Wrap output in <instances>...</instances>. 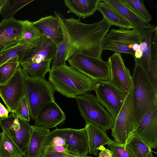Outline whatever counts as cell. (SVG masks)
<instances>
[{"label":"cell","instance_id":"cell-1","mask_svg":"<svg viewBox=\"0 0 157 157\" xmlns=\"http://www.w3.org/2000/svg\"><path fill=\"white\" fill-rule=\"evenodd\" d=\"M54 13L67 40L66 61L78 52L102 59V41L112 26L111 24L104 17L98 22L88 24L82 22L80 18H66L55 10Z\"/></svg>","mask_w":157,"mask_h":157},{"label":"cell","instance_id":"cell-2","mask_svg":"<svg viewBox=\"0 0 157 157\" xmlns=\"http://www.w3.org/2000/svg\"><path fill=\"white\" fill-rule=\"evenodd\" d=\"M49 72V81L66 98H76L94 90L92 80L66 64L51 67Z\"/></svg>","mask_w":157,"mask_h":157},{"label":"cell","instance_id":"cell-3","mask_svg":"<svg viewBox=\"0 0 157 157\" xmlns=\"http://www.w3.org/2000/svg\"><path fill=\"white\" fill-rule=\"evenodd\" d=\"M134 108L137 126L145 113L157 105V90L145 70L135 63L132 76Z\"/></svg>","mask_w":157,"mask_h":157},{"label":"cell","instance_id":"cell-4","mask_svg":"<svg viewBox=\"0 0 157 157\" xmlns=\"http://www.w3.org/2000/svg\"><path fill=\"white\" fill-rule=\"evenodd\" d=\"M24 83L31 118L34 120L44 105L55 101L56 90L53 85L45 78H32L25 75Z\"/></svg>","mask_w":157,"mask_h":157},{"label":"cell","instance_id":"cell-5","mask_svg":"<svg viewBox=\"0 0 157 157\" xmlns=\"http://www.w3.org/2000/svg\"><path fill=\"white\" fill-rule=\"evenodd\" d=\"M75 99L80 114L86 122L92 123L105 131L112 129L114 119L96 96L89 92Z\"/></svg>","mask_w":157,"mask_h":157},{"label":"cell","instance_id":"cell-6","mask_svg":"<svg viewBox=\"0 0 157 157\" xmlns=\"http://www.w3.org/2000/svg\"><path fill=\"white\" fill-rule=\"evenodd\" d=\"M143 41L139 44L141 58L135 60L145 71L154 87L157 90V26L139 31Z\"/></svg>","mask_w":157,"mask_h":157},{"label":"cell","instance_id":"cell-7","mask_svg":"<svg viewBox=\"0 0 157 157\" xmlns=\"http://www.w3.org/2000/svg\"><path fill=\"white\" fill-rule=\"evenodd\" d=\"M136 127L132 88L126 94L123 105L114 120L112 136L114 141L125 146L134 134Z\"/></svg>","mask_w":157,"mask_h":157},{"label":"cell","instance_id":"cell-8","mask_svg":"<svg viewBox=\"0 0 157 157\" xmlns=\"http://www.w3.org/2000/svg\"><path fill=\"white\" fill-rule=\"evenodd\" d=\"M70 66L88 76L95 83L109 81L111 73L109 63L81 52L73 54L67 60Z\"/></svg>","mask_w":157,"mask_h":157},{"label":"cell","instance_id":"cell-9","mask_svg":"<svg viewBox=\"0 0 157 157\" xmlns=\"http://www.w3.org/2000/svg\"><path fill=\"white\" fill-rule=\"evenodd\" d=\"M142 41V37L139 31L121 28L111 29L105 36L102 47L103 50H109L120 54H129L134 57L133 44H139Z\"/></svg>","mask_w":157,"mask_h":157},{"label":"cell","instance_id":"cell-10","mask_svg":"<svg viewBox=\"0 0 157 157\" xmlns=\"http://www.w3.org/2000/svg\"><path fill=\"white\" fill-rule=\"evenodd\" d=\"M25 75L20 64L13 75L4 85H0L1 98L9 112L14 113L25 96Z\"/></svg>","mask_w":157,"mask_h":157},{"label":"cell","instance_id":"cell-11","mask_svg":"<svg viewBox=\"0 0 157 157\" xmlns=\"http://www.w3.org/2000/svg\"><path fill=\"white\" fill-rule=\"evenodd\" d=\"M94 90L98 101L114 120L123 105L127 94L109 81L95 83Z\"/></svg>","mask_w":157,"mask_h":157},{"label":"cell","instance_id":"cell-12","mask_svg":"<svg viewBox=\"0 0 157 157\" xmlns=\"http://www.w3.org/2000/svg\"><path fill=\"white\" fill-rule=\"evenodd\" d=\"M47 136H59L64 139L68 153L71 155L84 156L89 153L87 133L84 128L80 129L56 128L50 131Z\"/></svg>","mask_w":157,"mask_h":157},{"label":"cell","instance_id":"cell-13","mask_svg":"<svg viewBox=\"0 0 157 157\" xmlns=\"http://www.w3.org/2000/svg\"><path fill=\"white\" fill-rule=\"evenodd\" d=\"M0 125L8 130L24 155L32 131V125L13 113L7 118H0Z\"/></svg>","mask_w":157,"mask_h":157},{"label":"cell","instance_id":"cell-14","mask_svg":"<svg viewBox=\"0 0 157 157\" xmlns=\"http://www.w3.org/2000/svg\"><path fill=\"white\" fill-rule=\"evenodd\" d=\"M111 73L109 81L126 94L132 89V76L129 69L125 66L121 55L115 52L109 58Z\"/></svg>","mask_w":157,"mask_h":157},{"label":"cell","instance_id":"cell-15","mask_svg":"<svg viewBox=\"0 0 157 157\" xmlns=\"http://www.w3.org/2000/svg\"><path fill=\"white\" fill-rule=\"evenodd\" d=\"M134 134L151 149L157 147V105L152 106L144 115Z\"/></svg>","mask_w":157,"mask_h":157},{"label":"cell","instance_id":"cell-16","mask_svg":"<svg viewBox=\"0 0 157 157\" xmlns=\"http://www.w3.org/2000/svg\"><path fill=\"white\" fill-rule=\"evenodd\" d=\"M57 47L51 39L42 35L39 43L29 49L19 59L20 65L29 63H39L53 60L56 55Z\"/></svg>","mask_w":157,"mask_h":157},{"label":"cell","instance_id":"cell-17","mask_svg":"<svg viewBox=\"0 0 157 157\" xmlns=\"http://www.w3.org/2000/svg\"><path fill=\"white\" fill-rule=\"evenodd\" d=\"M66 119L65 113L54 101L44 105L34 121V125L49 129L61 125Z\"/></svg>","mask_w":157,"mask_h":157},{"label":"cell","instance_id":"cell-18","mask_svg":"<svg viewBox=\"0 0 157 157\" xmlns=\"http://www.w3.org/2000/svg\"><path fill=\"white\" fill-rule=\"evenodd\" d=\"M22 21L14 18H4L0 22V44L7 49L21 40Z\"/></svg>","mask_w":157,"mask_h":157},{"label":"cell","instance_id":"cell-19","mask_svg":"<svg viewBox=\"0 0 157 157\" xmlns=\"http://www.w3.org/2000/svg\"><path fill=\"white\" fill-rule=\"evenodd\" d=\"M33 23L42 35L51 39L57 47L62 41L63 33L59 21L55 16L46 15Z\"/></svg>","mask_w":157,"mask_h":157},{"label":"cell","instance_id":"cell-20","mask_svg":"<svg viewBox=\"0 0 157 157\" xmlns=\"http://www.w3.org/2000/svg\"><path fill=\"white\" fill-rule=\"evenodd\" d=\"M117 11L132 25L133 29L140 31L151 29L155 26L147 23L138 16L123 0H102Z\"/></svg>","mask_w":157,"mask_h":157},{"label":"cell","instance_id":"cell-21","mask_svg":"<svg viewBox=\"0 0 157 157\" xmlns=\"http://www.w3.org/2000/svg\"><path fill=\"white\" fill-rule=\"evenodd\" d=\"M84 128L87 133L90 154L98 155L100 147L108 145L112 141L107 136L106 131L92 123L86 122Z\"/></svg>","mask_w":157,"mask_h":157},{"label":"cell","instance_id":"cell-22","mask_svg":"<svg viewBox=\"0 0 157 157\" xmlns=\"http://www.w3.org/2000/svg\"><path fill=\"white\" fill-rule=\"evenodd\" d=\"M32 131L24 157H43V142L50 131L32 125Z\"/></svg>","mask_w":157,"mask_h":157},{"label":"cell","instance_id":"cell-23","mask_svg":"<svg viewBox=\"0 0 157 157\" xmlns=\"http://www.w3.org/2000/svg\"><path fill=\"white\" fill-rule=\"evenodd\" d=\"M101 0H64L65 5L68 9L67 13H72L79 18L85 19L92 15L97 10Z\"/></svg>","mask_w":157,"mask_h":157},{"label":"cell","instance_id":"cell-24","mask_svg":"<svg viewBox=\"0 0 157 157\" xmlns=\"http://www.w3.org/2000/svg\"><path fill=\"white\" fill-rule=\"evenodd\" d=\"M97 10L112 25L127 29H133L132 25L128 21L106 3L101 1L98 3Z\"/></svg>","mask_w":157,"mask_h":157},{"label":"cell","instance_id":"cell-25","mask_svg":"<svg viewBox=\"0 0 157 157\" xmlns=\"http://www.w3.org/2000/svg\"><path fill=\"white\" fill-rule=\"evenodd\" d=\"M0 157H24L22 151L13 140L8 130L1 127Z\"/></svg>","mask_w":157,"mask_h":157},{"label":"cell","instance_id":"cell-26","mask_svg":"<svg viewBox=\"0 0 157 157\" xmlns=\"http://www.w3.org/2000/svg\"><path fill=\"white\" fill-rule=\"evenodd\" d=\"M52 60L48 59L39 63H29L20 65L24 75L35 78H45L50 71Z\"/></svg>","mask_w":157,"mask_h":157},{"label":"cell","instance_id":"cell-27","mask_svg":"<svg viewBox=\"0 0 157 157\" xmlns=\"http://www.w3.org/2000/svg\"><path fill=\"white\" fill-rule=\"evenodd\" d=\"M132 157H152L151 149L134 134L125 145Z\"/></svg>","mask_w":157,"mask_h":157},{"label":"cell","instance_id":"cell-28","mask_svg":"<svg viewBox=\"0 0 157 157\" xmlns=\"http://www.w3.org/2000/svg\"><path fill=\"white\" fill-rule=\"evenodd\" d=\"M22 22L21 40L29 45L35 46L40 42L42 35L33 22L28 20L22 21Z\"/></svg>","mask_w":157,"mask_h":157},{"label":"cell","instance_id":"cell-29","mask_svg":"<svg viewBox=\"0 0 157 157\" xmlns=\"http://www.w3.org/2000/svg\"><path fill=\"white\" fill-rule=\"evenodd\" d=\"M33 46L21 40L19 43L5 49L0 53V66L17 56L19 55L20 59L27 50Z\"/></svg>","mask_w":157,"mask_h":157},{"label":"cell","instance_id":"cell-30","mask_svg":"<svg viewBox=\"0 0 157 157\" xmlns=\"http://www.w3.org/2000/svg\"><path fill=\"white\" fill-rule=\"evenodd\" d=\"M20 56H17L0 66V85L6 84L16 71L19 64Z\"/></svg>","mask_w":157,"mask_h":157},{"label":"cell","instance_id":"cell-31","mask_svg":"<svg viewBox=\"0 0 157 157\" xmlns=\"http://www.w3.org/2000/svg\"><path fill=\"white\" fill-rule=\"evenodd\" d=\"M33 0H8L2 10V17L5 19L13 18L15 13Z\"/></svg>","mask_w":157,"mask_h":157},{"label":"cell","instance_id":"cell-32","mask_svg":"<svg viewBox=\"0 0 157 157\" xmlns=\"http://www.w3.org/2000/svg\"><path fill=\"white\" fill-rule=\"evenodd\" d=\"M135 13L146 22L149 23L151 16L142 0H123Z\"/></svg>","mask_w":157,"mask_h":157},{"label":"cell","instance_id":"cell-33","mask_svg":"<svg viewBox=\"0 0 157 157\" xmlns=\"http://www.w3.org/2000/svg\"><path fill=\"white\" fill-rule=\"evenodd\" d=\"M13 113L18 117L30 122L31 119L30 110L25 96L22 99L17 109Z\"/></svg>","mask_w":157,"mask_h":157},{"label":"cell","instance_id":"cell-34","mask_svg":"<svg viewBox=\"0 0 157 157\" xmlns=\"http://www.w3.org/2000/svg\"><path fill=\"white\" fill-rule=\"evenodd\" d=\"M108 145L112 151L113 157H132L125 149V146L114 140H112Z\"/></svg>","mask_w":157,"mask_h":157},{"label":"cell","instance_id":"cell-35","mask_svg":"<svg viewBox=\"0 0 157 157\" xmlns=\"http://www.w3.org/2000/svg\"><path fill=\"white\" fill-rule=\"evenodd\" d=\"M43 157H93L87 155L84 156H77L68 153L59 152L56 151L50 145H47L43 148Z\"/></svg>","mask_w":157,"mask_h":157},{"label":"cell","instance_id":"cell-36","mask_svg":"<svg viewBox=\"0 0 157 157\" xmlns=\"http://www.w3.org/2000/svg\"><path fill=\"white\" fill-rule=\"evenodd\" d=\"M99 150L100 152L98 153V157H113L111 150L106 148L104 146L100 147Z\"/></svg>","mask_w":157,"mask_h":157},{"label":"cell","instance_id":"cell-37","mask_svg":"<svg viewBox=\"0 0 157 157\" xmlns=\"http://www.w3.org/2000/svg\"><path fill=\"white\" fill-rule=\"evenodd\" d=\"M9 111L8 109L0 102V118H6L8 116Z\"/></svg>","mask_w":157,"mask_h":157},{"label":"cell","instance_id":"cell-38","mask_svg":"<svg viewBox=\"0 0 157 157\" xmlns=\"http://www.w3.org/2000/svg\"><path fill=\"white\" fill-rule=\"evenodd\" d=\"M52 147V148L54 149V150H55L57 152L68 154L67 149L66 147L65 146L60 145L56 146L54 147Z\"/></svg>","mask_w":157,"mask_h":157},{"label":"cell","instance_id":"cell-39","mask_svg":"<svg viewBox=\"0 0 157 157\" xmlns=\"http://www.w3.org/2000/svg\"><path fill=\"white\" fill-rule=\"evenodd\" d=\"M142 56V52L139 49V50L135 52L134 55V60L140 59Z\"/></svg>","mask_w":157,"mask_h":157},{"label":"cell","instance_id":"cell-40","mask_svg":"<svg viewBox=\"0 0 157 157\" xmlns=\"http://www.w3.org/2000/svg\"><path fill=\"white\" fill-rule=\"evenodd\" d=\"M8 0H0V9H2L6 4Z\"/></svg>","mask_w":157,"mask_h":157},{"label":"cell","instance_id":"cell-41","mask_svg":"<svg viewBox=\"0 0 157 157\" xmlns=\"http://www.w3.org/2000/svg\"><path fill=\"white\" fill-rule=\"evenodd\" d=\"M132 49L135 52L139 50L140 49L139 44L137 43L134 44L133 46Z\"/></svg>","mask_w":157,"mask_h":157},{"label":"cell","instance_id":"cell-42","mask_svg":"<svg viewBox=\"0 0 157 157\" xmlns=\"http://www.w3.org/2000/svg\"><path fill=\"white\" fill-rule=\"evenodd\" d=\"M5 50L4 47L0 44V53Z\"/></svg>","mask_w":157,"mask_h":157},{"label":"cell","instance_id":"cell-43","mask_svg":"<svg viewBox=\"0 0 157 157\" xmlns=\"http://www.w3.org/2000/svg\"><path fill=\"white\" fill-rule=\"evenodd\" d=\"M2 9H0V15L1 14Z\"/></svg>","mask_w":157,"mask_h":157},{"label":"cell","instance_id":"cell-44","mask_svg":"<svg viewBox=\"0 0 157 157\" xmlns=\"http://www.w3.org/2000/svg\"><path fill=\"white\" fill-rule=\"evenodd\" d=\"M1 132H0V138H1Z\"/></svg>","mask_w":157,"mask_h":157},{"label":"cell","instance_id":"cell-45","mask_svg":"<svg viewBox=\"0 0 157 157\" xmlns=\"http://www.w3.org/2000/svg\"><path fill=\"white\" fill-rule=\"evenodd\" d=\"M1 97V94L0 91V97Z\"/></svg>","mask_w":157,"mask_h":157},{"label":"cell","instance_id":"cell-46","mask_svg":"<svg viewBox=\"0 0 157 157\" xmlns=\"http://www.w3.org/2000/svg\"><path fill=\"white\" fill-rule=\"evenodd\" d=\"M152 157H155L154 156H153Z\"/></svg>","mask_w":157,"mask_h":157}]
</instances>
